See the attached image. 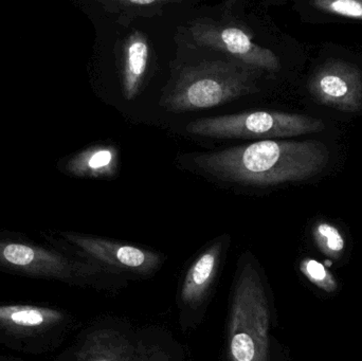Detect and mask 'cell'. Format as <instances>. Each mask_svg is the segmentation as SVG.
Masks as SVG:
<instances>
[{
  "label": "cell",
  "mask_w": 362,
  "mask_h": 361,
  "mask_svg": "<svg viewBox=\"0 0 362 361\" xmlns=\"http://www.w3.org/2000/svg\"><path fill=\"white\" fill-rule=\"evenodd\" d=\"M261 69L235 61H204L185 68L161 104L173 112L215 107L257 93Z\"/></svg>",
  "instance_id": "obj_2"
},
{
  "label": "cell",
  "mask_w": 362,
  "mask_h": 361,
  "mask_svg": "<svg viewBox=\"0 0 362 361\" xmlns=\"http://www.w3.org/2000/svg\"><path fill=\"white\" fill-rule=\"evenodd\" d=\"M310 90L320 103L355 112L362 105V73L348 61H327L310 78Z\"/></svg>",
  "instance_id": "obj_6"
},
{
  "label": "cell",
  "mask_w": 362,
  "mask_h": 361,
  "mask_svg": "<svg viewBox=\"0 0 362 361\" xmlns=\"http://www.w3.org/2000/svg\"><path fill=\"white\" fill-rule=\"evenodd\" d=\"M106 10L119 13L122 17L135 18L138 16H153L161 14L163 6L171 1L161 0H119V1L102 2Z\"/></svg>",
  "instance_id": "obj_14"
},
{
  "label": "cell",
  "mask_w": 362,
  "mask_h": 361,
  "mask_svg": "<svg viewBox=\"0 0 362 361\" xmlns=\"http://www.w3.org/2000/svg\"><path fill=\"white\" fill-rule=\"evenodd\" d=\"M64 319L61 312L32 305H0V326L14 332L46 330Z\"/></svg>",
  "instance_id": "obj_10"
},
{
  "label": "cell",
  "mask_w": 362,
  "mask_h": 361,
  "mask_svg": "<svg viewBox=\"0 0 362 361\" xmlns=\"http://www.w3.org/2000/svg\"><path fill=\"white\" fill-rule=\"evenodd\" d=\"M0 265L40 277L68 279L76 273V264L67 258L29 244L0 242Z\"/></svg>",
  "instance_id": "obj_7"
},
{
  "label": "cell",
  "mask_w": 362,
  "mask_h": 361,
  "mask_svg": "<svg viewBox=\"0 0 362 361\" xmlns=\"http://www.w3.org/2000/svg\"><path fill=\"white\" fill-rule=\"evenodd\" d=\"M118 150L114 146H91L68 161L67 171L85 178H110L118 171Z\"/></svg>",
  "instance_id": "obj_11"
},
{
  "label": "cell",
  "mask_w": 362,
  "mask_h": 361,
  "mask_svg": "<svg viewBox=\"0 0 362 361\" xmlns=\"http://www.w3.org/2000/svg\"><path fill=\"white\" fill-rule=\"evenodd\" d=\"M329 162V152L317 141L262 140L196 157L206 173L226 182L268 187L316 175Z\"/></svg>",
  "instance_id": "obj_1"
},
{
  "label": "cell",
  "mask_w": 362,
  "mask_h": 361,
  "mask_svg": "<svg viewBox=\"0 0 362 361\" xmlns=\"http://www.w3.org/2000/svg\"><path fill=\"white\" fill-rule=\"evenodd\" d=\"M63 237L95 260L123 271L148 273L159 264V256L156 254L135 246L76 233L65 232Z\"/></svg>",
  "instance_id": "obj_8"
},
{
  "label": "cell",
  "mask_w": 362,
  "mask_h": 361,
  "mask_svg": "<svg viewBox=\"0 0 362 361\" xmlns=\"http://www.w3.org/2000/svg\"><path fill=\"white\" fill-rule=\"evenodd\" d=\"M322 121L303 114L257 110L198 119L187 125L189 133L219 139H264L295 137L322 131Z\"/></svg>",
  "instance_id": "obj_4"
},
{
  "label": "cell",
  "mask_w": 362,
  "mask_h": 361,
  "mask_svg": "<svg viewBox=\"0 0 362 361\" xmlns=\"http://www.w3.org/2000/svg\"><path fill=\"white\" fill-rule=\"evenodd\" d=\"M300 271L304 277L327 294H333L338 290V281L333 273L322 263L315 259H305L300 264Z\"/></svg>",
  "instance_id": "obj_15"
},
{
  "label": "cell",
  "mask_w": 362,
  "mask_h": 361,
  "mask_svg": "<svg viewBox=\"0 0 362 361\" xmlns=\"http://www.w3.org/2000/svg\"><path fill=\"white\" fill-rule=\"evenodd\" d=\"M313 4L329 14L362 20V0H317Z\"/></svg>",
  "instance_id": "obj_16"
},
{
  "label": "cell",
  "mask_w": 362,
  "mask_h": 361,
  "mask_svg": "<svg viewBox=\"0 0 362 361\" xmlns=\"http://www.w3.org/2000/svg\"><path fill=\"white\" fill-rule=\"evenodd\" d=\"M150 44L146 34L134 31L127 36L123 47L121 84L125 99H135L139 93L150 61Z\"/></svg>",
  "instance_id": "obj_9"
},
{
  "label": "cell",
  "mask_w": 362,
  "mask_h": 361,
  "mask_svg": "<svg viewBox=\"0 0 362 361\" xmlns=\"http://www.w3.org/2000/svg\"><path fill=\"white\" fill-rule=\"evenodd\" d=\"M221 251V244H214L189 267L181 290L182 300L187 304H195L206 295L216 275Z\"/></svg>",
  "instance_id": "obj_12"
},
{
  "label": "cell",
  "mask_w": 362,
  "mask_h": 361,
  "mask_svg": "<svg viewBox=\"0 0 362 361\" xmlns=\"http://www.w3.org/2000/svg\"><path fill=\"white\" fill-rule=\"evenodd\" d=\"M315 243L320 251L333 260H338L346 249V239L339 229L329 223L320 222L313 230Z\"/></svg>",
  "instance_id": "obj_13"
},
{
  "label": "cell",
  "mask_w": 362,
  "mask_h": 361,
  "mask_svg": "<svg viewBox=\"0 0 362 361\" xmlns=\"http://www.w3.org/2000/svg\"><path fill=\"white\" fill-rule=\"evenodd\" d=\"M191 33L198 46L227 53L235 61L257 69L270 71L280 69L278 57L269 49L253 42L250 34L242 28L197 21L192 25Z\"/></svg>",
  "instance_id": "obj_5"
},
{
  "label": "cell",
  "mask_w": 362,
  "mask_h": 361,
  "mask_svg": "<svg viewBox=\"0 0 362 361\" xmlns=\"http://www.w3.org/2000/svg\"><path fill=\"white\" fill-rule=\"evenodd\" d=\"M269 320L261 277L247 263L238 276L230 311V361H268Z\"/></svg>",
  "instance_id": "obj_3"
}]
</instances>
